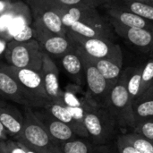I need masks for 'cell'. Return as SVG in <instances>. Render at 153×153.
<instances>
[{
    "mask_svg": "<svg viewBox=\"0 0 153 153\" xmlns=\"http://www.w3.org/2000/svg\"><path fill=\"white\" fill-rule=\"evenodd\" d=\"M7 41L4 40V39L0 38V58L4 56V54H5V51H6V48H7Z\"/></svg>",
    "mask_w": 153,
    "mask_h": 153,
    "instance_id": "obj_31",
    "label": "cell"
},
{
    "mask_svg": "<svg viewBox=\"0 0 153 153\" xmlns=\"http://www.w3.org/2000/svg\"><path fill=\"white\" fill-rule=\"evenodd\" d=\"M22 144V143H21ZM22 146L23 147V149L25 150V152H26V153H37L36 152H34V151H32V150H30V149H29V148H27L26 146H24L23 144H22Z\"/></svg>",
    "mask_w": 153,
    "mask_h": 153,
    "instance_id": "obj_34",
    "label": "cell"
},
{
    "mask_svg": "<svg viewBox=\"0 0 153 153\" xmlns=\"http://www.w3.org/2000/svg\"><path fill=\"white\" fill-rule=\"evenodd\" d=\"M133 133L153 142V118L137 124L134 127Z\"/></svg>",
    "mask_w": 153,
    "mask_h": 153,
    "instance_id": "obj_27",
    "label": "cell"
},
{
    "mask_svg": "<svg viewBox=\"0 0 153 153\" xmlns=\"http://www.w3.org/2000/svg\"><path fill=\"white\" fill-rule=\"evenodd\" d=\"M149 2H150V4H151L152 5H153V0H149Z\"/></svg>",
    "mask_w": 153,
    "mask_h": 153,
    "instance_id": "obj_37",
    "label": "cell"
},
{
    "mask_svg": "<svg viewBox=\"0 0 153 153\" xmlns=\"http://www.w3.org/2000/svg\"><path fill=\"white\" fill-rule=\"evenodd\" d=\"M61 63L65 72L76 83V85L81 86L83 84L85 81L84 68L82 59L75 48L61 57Z\"/></svg>",
    "mask_w": 153,
    "mask_h": 153,
    "instance_id": "obj_17",
    "label": "cell"
},
{
    "mask_svg": "<svg viewBox=\"0 0 153 153\" xmlns=\"http://www.w3.org/2000/svg\"><path fill=\"white\" fill-rule=\"evenodd\" d=\"M105 9L108 18L113 19L119 23L132 29H143L153 31V21L147 20L137 14L122 10L108 4L102 5Z\"/></svg>",
    "mask_w": 153,
    "mask_h": 153,
    "instance_id": "obj_13",
    "label": "cell"
},
{
    "mask_svg": "<svg viewBox=\"0 0 153 153\" xmlns=\"http://www.w3.org/2000/svg\"><path fill=\"white\" fill-rule=\"evenodd\" d=\"M0 123L8 135L16 138L23 127V116L15 108L7 106L0 107Z\"/></svg>",
    "mask_w": 153,
    "mask_h": 153,
    "instance_id": "obj_18",
    "label": "cell"
},
{
    "mask_svg": "<svg viewBox=\"0 0 153 153\" xmlns=\"http://www.w3.org/2000/svg\"><path fill=\"white\" fill-rule=\"evenodd\" d=\"M67 30L76 33L85 38H99V39H115L113 28L110 23L107 24H91L81 22L72 21L65 24Z\"/></svg>",
    "mask_w": 153,
    "mask_h": 153,
    "instance_id": "obj_14",
    "label": "cell"
},
{
    "mask_svg": "<svg viewBox=\"0 0 153 153\" xmlns=\"http://www.w3.org/2000/svg\"><path fill=\"white\" fill-rule=\"evenodd\" d=\"M83 107V124L88 138H91L96 144L106 143L111 138L117 125L114 117L108 109L93 104L87 95L84 98Z\"/></svg>",
    "mask_w": 153,
    "mask_h": 153,
    "instance_id": "obj_2",
    "label": "cell"
},
{
    "mask_svg": "<svg viewBox=\"0 0 153 153\" xmlns=\"http://www.w3.org/2000/svg\"><path fill=\"white\" fill-rule=\"evenodd\" d=\"M133 112L134 126L143 121L153 118V99H145L137 102L133 106Z\"/></svg>",
    "mask_w": 153,
    "mask_h": 153,
    "instance_id": "obj_22",
    "label": "cell"
},
{
    "mask_svg": "<svg viewBox=\"0 0 153 153\" xmlns=\"http://www.w3.org/2000/svg\"><path fill=\"white\" fill-rule=\"evenodd\" d=\"M153 84V57L149 59L145 65H143L142 73V84H141V93L140 100L145 94V92L151 88ZM139 100V101H140Z\"/></svg>",
    "mask_w": 153,
    "mask_h": 153,
    "instance_id": "obj_25",
    "label": "cell"
},
{
    "mask_svg": "<svg viewBox=\"0 0 153 153\" xmlns=\"http://www.w3.org/2000/svg\"><path fill=\"white\" fill-rule=\"evenodd\" d=\"M44 108L50 116H52L53 117L56 118L57 120L71 126L76 135H79V136L84 137V138H88V134L86 132V129L84 127L79 126L74 121V119L71 116L69 110L67 109L66 106L65 105L64 101L49 102Z\"/></svg>",
    "mask_w": 153,
    "mask_h": 153,
    "instance_id": "obj_16",
    "label": "cell"
},
{
    "mask_svg": "<svg viewBox=\"0 0 153 153\" xmlns=\"http://www.w3.org/2000/svg\"><path fill=\"white\" fill-rule=\"evenodd\" d=\"M26 4L31 11L33 21L56 35L66 37L67 29L65 27L61 16L56 10L44 1H31Z\"/></svg>",
    "mask_w": 153,
    "mask_h": 153,
    "instance_id": "obj_9",
    "label": "cell"
},
{
    "mask_svg": "<svg viewBox=\"0 0 153 153\" xmlns=\"http://www.w3.org/2000/svg\"><path fill=\"white\" fill-rule=\"evenodd\" d=\"M66 37L92 59H123L120 46L109 39L85 38L67 30Z\"/></svg>",
    "mask_w": 153,
    "mask_h": 153,
    "instance_id": "obj_7",
    "label": "cell"
},
{
    "mask_svg": "<svg viewBox=\"0 0 153 153\" xmlns=\"http://www.w3.org/2000/svg\"><path fill=\"white\" fill-rule=\"evenodd\" d=\"M35 115L40 120L51 139L57 144L75 139V133L68 125L57 120L56 118L47 114L35 112Z\"/></svg>",
    "mask_w": 153,
    "mask_h": 153,
    "instance_id": "obj_12",
    "label": "cell"
},
{
    "mask_svg": "<svg viewBox=\"0 0 153 153\" xmlns=\"http://www.w3.org/2000/svg\"><path fill=\"white\" fill-rule=\"evenodd\" d=\"M65 7H92L97 8L104 4L103 0H52Z\"/></svg>",
    "mask_w": 153,
    "mask_h": 153,
    "instance_id": "obj_26",
    "label": "cell"
},
{
    "mask_svg": "<svg viewBox=\"0 0 153 153\" xmlns=\"http://www.w3.org/2000/svg\"><path fill=\"white\" fill-rule=\"evenodd\" d=\"M129 69L122 72L118 80L112 86L108 97L106 109L114 117L117 125L123 127L134 126L133 103L127 91Z\"/></svg>",
    "mask_w": 153,
    "mask_h": 153,
    "instance_id": "obj_3",
    "label": "cell"
},
{
    "mask_svg": "<svg viewBox=\"0 0 153 153\" xmlns=\"http://www.w3.org/2000/svg\"><path fill=\"white\" fill-rule=\"evenodd\" d=\"M0 153H1V152H0Z\"/></svg>",
    "mask_w": 153,
    "mask_h": 153,
    "instance_id": "obj_38",
    "label": "cell"
},
{
    "mask_svg": "<svg viewBox=\"0 0 153 153\" xmlns=\"http://www.w3.org/2000/svg\"><path fill=\"white\" fill-rule=\"evenodd\" d=\"M0 67L17 80L30 101V108H45L49 103L40 72L7 64L1 65Z\"/></svg>",
    "mask_w": 153,
    "mask_h": 153,
    "instance_id": "obj_5",
    "label": "cell"
},
{
    "mask_svg": "<svg viewBox=\"0 0 153 153\" xmlns=\"http://www.w3.org/2000/svg\"><path fill=\"white\" fill-rule=\"evenodd\" d=\"M143 68V65L136 67H128L129 74L127 78V91L133 106L136 104L140 100Z\"/></svg>",
    "mask_w": 153,
    "mask_h": 153,
    "instance_id": "obj_21",
    "label": "cell"
},
{
    "mask_svg": "<svg viewBox=\"0 0 153 153\" xmlns=\"http://www.w3.org/2000/svg\"><path fill=\"white\" fill-rule=\"evenodd\" d=\"M0 94L18 104H22L30 108L29 100L27 99L22 86L17 80L9 73L0 67Z\"/></svg>",
    "mask_w": 153,
    "mask_h": 153,
    "instance_id": "obj_15",
    "label": "cell"
},
{
    "mask_svg": "<svg viewBox=\"0 0 153 153\" xmlns=\"http://www.w3.org/2000/svg\"><path fill=\"white\" fill-rule=\"evenodd\" d=\"M43 53L35 39L27 41L11 40L7 43L4 57L7 65L40 72L43 64Z\"/></svg>",
    "mask_w": 153,
    "mask_h": 153,
    "instance_id": "obj_4",
    "label": "cell"
},
{
    "mask_svg": "<svg viewBox=\"0 0 153 153\" xmlns=\"http://www.w3.org/2000/svg\"><path fill=\"white\" fill-rule=\"evenodd\" d=\"M117 153H141L129 142H127L123 135H120L117 141Z\"/></svg>",
    "mask_w": 153,
    "mask_h": 153,
    "instance_id": "obj_29",
    "label": "cell"
},
{
    "mask_svg": "<svg viewBox=\"0 0 153 153\" xmlns=\"http://www.w3.org/2000/svg\"><path fill=\"white\" fill-rule=\"evenodd\" d=\"M15 139L37 153H61L58 144L51 139L35 112L29 107L23 116L22 130Z\"/></svg>",
    "mask_w": 153,
    "mask_h": 153,
    "instance_id": "obj_1",
    "label": "cell"
},
{
    "mask_svg": "<svg viewBox=\"0 0 153 153\" xmlns=\"http://www.w3.org/2000/svg\"><path fill=\"white\" fill-rule=\"evenodd\" d=\"M23 2H25V3H28V2H31V1H40V0H22ZM43 1V0H42Z\"/></svg>",
    "mask_w": 153,
    "mask_h": 153,
    "instance_id": "obj_36",
    "label": "cell"
},
{
    "mask_svg": "<svg viewBox=\"0 0 153 153\" xmlns=\"http://www.w3.org/2000/svg\"><path fill=\"white\" fill-rule=\"evenodd\" d=\"M0 152L26 153V152L19 142L8 139L6 141H0Z\"/></svg>",
    "mask_w": 153,
    "mask_h": 153,
    "instance_id": "obj_28",
    "label": "cell"
},
{
    "mask_svg": "<svg viewBox=\"0 0 153 153\" xmlns=\"http://www.w3.org/2000/svg\"><path fill=\"white\" fill-rule=\"evenodd\" d=\"M40 74L49 102L63 101L64 91L59 85L58 68L52 57L45 52L43 53V64Z\"/></svg>",
    "mask_w": 153,
    "mask_h": 153,
    "instance_id": "obj_11",
    "label": "cell"
},
{
    "mask_svg": "<svg viewBox=\"0 0 153 153\" xmlns=\"http://www.w3.org/2000/svg\"><path fill=\"white\" fill-rule=\"evenodd\" d=\"M91 60L96 65V67L99 69L101 74L105 77V79L110 83L115 84V82L118 80V78L120 77L122 74L123 59L117 60V59H92L91 58Z\"/></svg>",
    "mask_w": 153,
    "mask_h": 153,
    "instance_id": "obj_19",
    "label": "cell"
},
{
    "mask_svg": "<svg viewBox=\"0 0 153 153\" xmlns=\"http://www.w3.org/2000/svg\"><path fill=\"white\" fill-rule=\"evenodd\" d=\"M33 37L39 42L43 52L56 57H62L74 49L73 43L67 37L56 35L37 22H32Z\"/></svg>",
    "mask_w": 153,
    "mask_h": 153,
    "instance_id": "obj_8",
    "label": "cell"
},
{
    "mask_svg": "<svg viewBox=\"0 0 153 153\" xmlns=\"http://www.w3.org/2000/svg\"><path fill=\"white\" fill-rule=\"evenodd\" d=\"M74 48L82 59L84 68L85 82L88 87V93L86 95L93 102V104L100 108H106L108 97L114 84L105 79L96 65L92 63L91 58L82 49L76 46H74Z\"/></svg>",
    "mask_w": 153,
    "mask_h": 153,
    "instance_id": "obj_6",
    "label": "cell"
},
{
    "mask_svg": "<svg viewBox=\"0 0 153 153\" xmlns=\"http://www.w3.org/2000/svg\"><path fill=\"white\" fill-rule=\"evenodd\" d=\"M108 21L118 36L126 39L140 51L153 56V31L128 28L110 18H108Z\"/></svg>",
    "mask_w": 153,
    "mask_h": 153,
    "instance_id": "obj_10",
    "label": "cell"
},
{
    "mask_svg": "<svg viewBox=\"0 0 153 153\" xmlns=\"http://www.w3.org/2000/svg\"><path fill=\"white\" fill-rule=\"evenodd\" d=\"M145 99H153V84L151 86V88L145 92V94L143 96V98L140 100V101L143 100H145Z\"/></svg>",
    "mask_w": 153,
    "mask_h": 153,
    "instance_id": "obj_32",
    "label": "cell"
},
{
    "mask_svg": "<svg viewBox=\"0 0 153 153\" xmlns=\"http://www.w3.org/2000/svg\"><path fill=\"white\" fill-rule=\"evenodd\" d=\"M123 137L141 153H153V142L134 133L123 134Z\"/></svg>",
    "mask_w": 153,
    "mask_h": 153,
    "instance_id": "obj_24",
    "label": "cell"
},
{
    "mask_svg": "<svg viewBox=\"0 0 153 153\" xmlns=\"http://www.w3.org/2000/svg\"><path fill=\"white\" fill-rule=\"evenodd\" d=\"M118 1H139V2H143V3H146V4H150L149 0H103V3L104 4H108V3H112V2H118Z\"/></svg>",
    "mask_w": 153,
    "mask_h": 153,
    "instance_id": "obj_33",
    "label": "cell"
},
{
    "mask_svg": "<svg viewBox=\"0 0 153 153\" xmlns=\"http://www.w3.org/2000/svg\"><path fill=\"white\" fill-rule=\"evenodd\" d=\"M61 153H93V147L82 141L78 139L70 140L58 144Z\"/></svg>",
    "mask_w": 153,
    "mask_h": 153,
    "instance_id": "obj_23",
    "label": "cell"
},
{
    "mask_svg": "<svg viewBox=\"0 0 153 153\" xmlns=\"http://www.w3.org/2000/svg\"><path fill=\"white\" fill-rule=\"evenodd\" d=\"M14 0H0V14L6 12Z\"/></svg>",
    "mask_w": 153,
    "mask_h": 153,
    "instance_id": "obj_30",
    "label": "cell"
},
{
    "mask_svg": "<svg viewBox=\"0 0 153 153\" xmlns=\"http://www.w3.org/2000/svg\"><path fill=\"white\" fill-rule=\"evenodd\" d=\"M5 106H6V105H5V103H4L3 100H0V107H5Z\"/></svg>",
    "mask_w": 153,
    "mask_h": 153,
    "instance_id": "obj_35",
    "label": "cell"
},
{
    "mask_svg": "<svg viewBox=\"0 0 153 153\" xmlns=\"http://www.w3.org/2000/svg\"><path fill=\"white\" fill-rule=\"evenodd\" d=\"M114 7L128 11L147 20L153 21V5L139 1H118L108 3Z\"/></svg>",
    "mask_w": 153,
    "mask_h": 153,
    "instance_id": "obj_20",
    "label": "cell"
}]
</instances>
